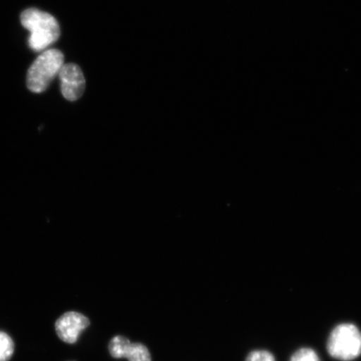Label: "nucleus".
Here are the masks:
<instances>
[{
    "label": "nucleus",
    "mask_w": 361,
    "mask_h": 361,
    "mask_svg": "<svg viewBox=\"0 0 361 361\" xmlns=\"http://www.w3.org/2000/svg\"><path fill=\"white\" fill-rule=\"evenodd\" d=\"M20 21L30 31L29 45L36 52L45 51L60 38V25L51 13L35 8H27L22 12Z\"/></svg>",
    "instance_id": "1"
},
{
    "label": "nucleus",
    "mask_w": 361,
    "mask_h": 361,
    "mask_svg": "<svg viewBox=\"0 0 361 361\" xmlns=\"http://www.w3.org/2000/svg\"><path fill=\"white\" fill-rule=\"evenodd\" d=\"M64 64L65 57L61 51L56 49H45L30 67L27 73V87L31 92H44Z\"/></svg>",
    "instance_id": "2"
},
{
    "label": "nucleus",
    "mask_w": 361,
    "mask_h": 361,
    "mask_svg": "<svg viewBox=\"0 0 361 361\" xmlns=\"http://www.w3.org/2000/svg\"><path fill=\"white\" fill-rule=\"evenodd\" d=\"M327 351L334 359L350 361L361 355V332L352 324H341L328 338Z\"/></svg>",
    "instance_id": "3"
},
{
    "label": "nucleus",
    "mask_w": 361,
    "mask_h": 361,
    "mask_svg": "<svg viewBox=\"0 0 361 361\" xmlns=\"http://www.w3.org/2000/svg\"><path fill=\"white\" fill-rule=\"evenodd\" d=\"M59 78L63 97L67 101L75 102L83 96L85 90V79L82 71L74 63L63 65Z\"/></svg>",
    "instance_id": "4"
},
{
    "label": "nucleus",
    "mask_w": 361,
    "mask_h": 361,
    "mask_svg": "<svg viewBox=\"0 0 361 361\" xmlns=\"http://www.w3.org/2000/svg\"><path fill=\"white\" fill-rule=\"evenodd\" d=\"M87 317L78 312H67L56 320V331L62 341L74 344L78 340L80 333L90 326Z\"/></svg>",
    "instance_id": "5"
},
{
    "label": "nucleus",
    "mask_w": 361,
    "mask_h": 361,
    "mask_svg": "<svg viewBox=\"0 0 361 361\" xmlns=\"http://www.w3.org/2000/svg\"><path fill=\"white\" fill-rule=\"evenodd\" d=\"M112 357L126 358L129 361H152V356L147 346L141 343H130L128 338L117 336L108 345Z\"/></svg>",
    "instance_id": "6"
},
{
    "label": "nucleus",
    "mask_w": 361,
    "mask_h": 361,
    "mask_svg": "<svg viewBox=\"0 0 361 361\" xmlns=\"http://www.w3.org/2000/svg\"><path fill=\"white\" fill-rule=\"evenodd\" d=\"M15 352V344L8 334L0 331V361H8Z\"/></svg>",
    "instance_id": "7"
},
{
    "label": "nucleus",
    "mask_w": 361,
    "mask_h": 361,
    "mask_svg": "<svg viewBox=\"0 0 361 361\" xmlns=\"http://www.w3.org/2000/svg\"><path fill=\"white\" fill-rule=\"evenodd\" d=\"M290 361H320V360L314 350L303 348L296 351Z\"/></svg>",
    "instance_id": "8"
},
{
    "label": "nucleus",
    "mask_w": 361,
    "mask_h": 361,
    "mask_svg": "<svg viewBox=\"0 0 361 361\" xmlns=\"http://www.w3.org/2000/svg\"><path fill=\"white\" fill-rule=\"evenodd\" d=\"M245 361H275V358L267 350H255L247 356Z\"/></svg>",
    "instance_id": "9"
}]
</instances>
